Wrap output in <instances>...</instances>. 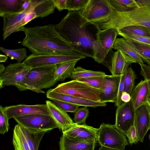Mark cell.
<instances>
[{
    "label": "cell",
    "mask_w": 150,
    "mask_h": 150,
    "mask_svg": "<svg viewBox=\"0 0 150 150\" xmlns=\"http://www.w3.org/2000/svg\"><path fill=\"white\" fill-rule=\"evenodd\" d=\"M59 35L76 52L93 58L98 25L88 21L79 11H69L59 23L54 25Z\"/></svg>",
    "instance_id": "obj_1"
},
{
    "label": "cell",
    "mask_w": 150,
    "mask_h": 150,
    "mask_svg": "<svg viewBox=\"0 0 150 150\" xmlns=\"http://www.w3.org/2000/svg\"><path fill=\"white\" fill-rule=\"evenodd\" d=\"M21 31L25 34L21 45L33 54L63 55L77 53L58 33L54 25L24 27Z\"/></svg>",
    "instance_id": "obj_2"
},
{
    "label": "cell",
    "mask_w": 150,
    "mask_h": 150,
    "mask_svg": "<svg viewBox=\"0 0 150 150\" xmlns=\"http://www.w3.org/2000/svg\"><path fill=\"white\" fill-rule=\"evenodd\" d=\"M97 25L101 30L115 28L117 30L126 26L134 25L143 26L150 28V6L136 8L124 12L113 11L107 21Z\"/></svg>",
    "instance_id": "obj_3"
},
{
    "label": "cell",
    "mask_w": 150,
    "mask_h": 150,
    "mask_svg": "<svg viewBox=\"0 0 150 150\" xmlns=\"http://www.w3.org/2000/svg\"><path fill=\"white\" fill-rule=\"evenodd\" d=\"M55 71V65L32 68L16 87L20 91L29 90L44 93L42 89L50 88L57 82L54 79Z\"/></svg>",
    "instance_id": "obj_4"
},
{
    "label": "cell",
    "mask_w": 150,
    "mask_h": 150,
    "mask_svg": "<svg viewBox=\"0 0 150 150\" xmlns=\"http://www.w3.org/2000/svg\"><path fill=\"white\" fill-rule=\"evenodd\" d=\"M51 90L57 93L101 101L100 96L102 92L101 90L76 80L62 83Z\"/></svg>",
    "instance_id": "obj_5"
},
{
    "label": "cell",
    "mask_w": 150,
    "mask_h": 150,
    "mask_svg": "<svg viewBox=\"0 0 150 150\" xmlns=\"http://www.w3.org/2000/svg\"><path fill=\"white\" fill-rule=\"evenodd\" d=\"M113 11L108 0H89L79 11L88 21L96 24L107 21Z\"/></svg>",
    "instance_id": "obj_6"
},
{
    "label": "cell",
    "mask_w": 150,
    "mask_h": 150,
    "mask_svg": "<svg viewBox=\"0 0 150 150\" xmlns=\"http://www.w3.org/2000/svg\"><path fill=\"white\" fill-rule=\"evenodd\" d=\"M118 35V31L115 28L99 30L96 35L93 48V59L95 62L99 63H104L108 55L112 51Z\"/></svg>",
    "instance_id": "obj_7"
},
{
    "label": "cell",
    "mask_w": 150,
    "mask_h": 150,
    "mask_svg": "<svg viewBox=\"0 0 150 150\" xmlns=\"http://www.w3.org/2000/svg\"><path fill=\"white\" fill-rule=\"evenodd\" d=\"M97 141L101 146L117 150H124L125 146L129 145L125 135L114 125L104 123L98 128Z\"/></svg>",
    "instance_id": "obj_8"
},
{
    "label": "cell",
    "mask_w": 150,
    "mask_h": 150,
    "mask_svg": "<svg viewBox=\"0 0 150 150\" xmlns=\"http://www.w3.org/2000/svg\"><path fill=\"white\" fill-rule=\"evenodd\" d=\"M23 128L32 132H47L58 126L51 115L35 114L13 118Z\"/></svg>",
    "instance_id": "obj_9"
},
{
    "label": "cell",
    "mask_w": 150,
    "mask_h": 150,
    "mask_svg": "<svg viewBox=\"0 0 150 150\" xmlns=\"http://www.w3.org/2000/svg\"><path fill=\"white\" fill-rule=\"evenodd\" d=\"M78 53L63 55H40L32 53L23 62L32 68L48 67L86 58Z\"/></svg>",
    "instance_id": "obj_10"
},
{
    "label": "cell",
    "mask_w": 150,
    "mask_h": 150,
    "mask_svg": "<svg viewBox=\"0 0 150 150\" xmlns=\"http://www.w3.org/2000/svg\"><path fill=\"white\" fill-rule=\"evenodd\" d=\"M32 68L23 62L9 64L0 75V88L5 86L17 87Z\"/></svg>",
    "instance_id": "obj_11"
},
{
    "label": "cell",
    "mask_w": 150,
    "mask_h": 150,
    "mask_svg": "<svg viewBox=\"0 0 150 150\" xmlns=\"http://www.w3.org/2000/svg\"><path fill=\"white\" fill-rule=\"evenodd\" d=\"M135 112L131 100L117 107L114 125L125 135L130 127L134 125Z\"/></svg>",
    "instance_id": "obj_12"
},
{
    "label": "cell",
    "mask_w": 150,
    "mask_h": 150,
    "mask_svg": "<svg viewBox=\"0 0 150 150\" xmlns=\"http://www.w3.org/2000/svg\"><path fill=\"white\" fill-rule=\"evenodd\" d=\"M4 109L9 120L18 116L35 114L50 115L46 104H18L6 106L4 107Z\"/></svg>",
    "instance_id": "obj_13"
},
{
    "label": "cell",
    "mask_w": 150,
    "mask_h": 150,
    "mask_svg": "<svg viewBox=\"0 0 150 150\" xmlns=\"http://www.w3.org/2000/svg\"><path fill=\"white\" fill-rule=\"evenodd\" d=\"M110 58L109 61L105 65L112 75L123 74L129 65L136 62L130 57L120 50L113 52Z\"/></svg>",
    "instance_id": "obj_14"
},
{
    "label": "cell",
    "mask_w": 150,
    "mask_h": 150,
    "mask_svg": "<svg viewBox=\"0 0 150 150\" xmlns=\"http://www.w3.org/2000/svg\"><path fill=\"white\" fill-rule=\"evenodd\" d=\"M121 75H106L104 78L100 89V101L115 103L120 81Z\"/></svg>",
    "instance_id": "obj_15"
},
{
    "label": "cell",
    "mask_w": 150,
    "mask_h": 150,
    "mask_svg": "<svg viewBox=\"0 0 150 150\" xmlns=\"http://www.w3.org/2000/svg\"><path fill=\"white\" fill-rule=\"evenodd\" d=\"M98 129L86 124L75 123L71 128L62 132L63 134L75 139L84 142L97 140Z\"/></svg>",
    "instance_id": "obj_16"
},
{
    "label": "cell",
    "mask_w": 150,
    "mask_h": 150,
    "mask_svg": "<svg viewBox=\"0 0 150 150\" xmlns=\"http://www.w3.org/2000/svg\"><path fill=\"white\" fill-rule=\"evenodd\" d=\"M47 98L52 100L65 102L73 104L83 107L96 108L105 107L107 103L101 101H96L88 99L81 98L74 96L57 93L52 91L51 89L46 93Z\"/></svg>",
    "instance_id": "obj_17"
},
{
    "label": "cell",
    "mask_w": 150,
    "mask_h": 150,
    "mask_svg": "<svg viewBox=\"0 0 150 150\" xmlns=\"http://www.w3.org/2000/svg\"><path fill=\"white\" fill-rule=\"evenodd\" d=\"M134 126L138 141L143 142L145 136L150 129V116L146 104L136 110Z\"/></svg>",
    "instance_id": "obj_18"
},
{
    "label": "cell",
    "mask_w": 150,
    "mask_h": 150,
    "mask_svg": "<svg viewBox=\"0 0 150 150\" xmlns=\"http://www.w3.org/2000/svg\"><path fill=\"white\" fill-rule=\"evenodd\" d=\"M50 115L57 124L58 128L62 132L71 128L75 123L67 112L56 105L53 102L46 101Z\"/></svg>",
    "instance_id": "obj_19"
},
{
    "label": "cell",
    "mask_w": 150,
    "mask_h": 150,
    "mask_svg": "<svg viewBox=\"0 0 150 150\" xmlns=\"http://www.w3.org/2000/svg\"><path fill=\"white\" fill-rule=\"evenodd\" d=\"M150 94V79L142 80L135 86L131 94V101L136 110L145 104Z\"/></svg>",
    "instance_id": "obj_20"
},
{
    "label": "cell",
    "mask_w": 150,
    "mask_h": 150,
    "mask_svg": "<svg viewBox=\"0 0 150 150\" xmlns=\"http://www.w3.org/2000/svg\"><path fill=\"white\" fill-rule=\"evenodd\" d=\"M96 141L77 140L62 134L59 142L60 150H94Z\"/></svg>",
    "instance_id": "obj_21"
},
{
    "label": "cell",
    "mask_w": 150,
    "mask_h": 150,
    "mask_svg": "<svg viewBox=\"0 0 150 150\" xmlns=\"http://www.w3.org/2000/svg\"><path fill=\"white\" fill-rule=\"evenodd\" d=\"M113 49L122 51L138 63L144 64L140 55L129 41L123 38H116Z\"/></svg>",
    "instance_id": "obj_22"
},
{
    "label": "cell",
    "mask_w": 150,
    "mask_h": 150,
    "mask_svg": "<svg viewBox=\"0 0 150 150\" xmlns=\"http://www.w3.org/2000/svg\"><path fill=\"white\" fill-rule=\"evenodd\" d=\"M25 0H0V16L18 13L23 11V5Z\"/></svg>",
    "instance_id": "obj_23"
},
{
    "label": "cell",
    "mask_w": 150,
    "mask_h": 150,
    "mask_svg": "<svg viewBox=\"0 0 150 150\" xmlns=\"http://www.w3.org/2000/svg\"><path fill=\"white\" fill-rule=\"evenodd\" d=\"M37 18H43L54 12L55 7L53 0H31Z\"/></svg>",
    "instance_id": "obj_24"
},
{
    "label": "cell",
    "mask_w": 150,
    "mask_h": 150,
    "mask_svg": "<svg viewBox=\"0 0 150 150\" xmlns=\"http://www.w3.org/2000/svg\"><path fill=\"white\" fill-rule=\"evenodd\" d=\"M79 61L76 60L64 62L55 65L54 79L57 82L63 81L70 77Z\"/></svg>",
    "instance_id": "obj_25"
},
{
    "label": "cell",
    "mask_w": 150,
    "mask_h": 150,
    "mask_svg": "<svg viewBox=\"0 0 150 150\" xmlns=\"http://www.w3.org/2000/svg\"><path fill=\"white\" fill-rule=\"evenodd\" d=\"M12 142L15 150H31L23 132L22 127L18 124L14 127Z\"/></svg>",
    "instance_id": "obj_26"
},
{
    "label": "cell",
    "mask_w": 150,
    "mask_h": 150,
    "mask_svg": "<svg viewBox=\"0 0 150 150\" xmlns=\"http://www.w3.org/2000/svg\"><path fill=\"white\" fill-rule=\"evenodd\" d=\"M118 35H132L150 38V28L142 25L127 26L117 30Z\"/></svg>",
    "instance_id": "obj_27"
},
{
    "label": "cell",
    "mask_w": 150,
    "mask_h": 150,
    "mask_svg": "<svg viewBox=\"0 0 150 150\" xmlns=\"http://www.w3.org/2000/svg\"><path fill=\"white\" fill-rule=\"evenodd\" d=\"M33 8V6L31 3L30 0V3L29 7L23 11L18 13L8 15L4 16L3 17V32L20 22Z\"/></svg>",
    "instance_id": "obj_28"
},
{
    "label": "cell",
    "mask_w": 150,
    "mask_h": 150,
    "mask_svg": "<svg viewBox=\"0 0 150 150\" xmlns=\"http://www.w3.org/2000/svg\"><path fill=\"white\" fill-rule=\"evenodd\" d=\"M22 129L30 150H38L40 142L46 132H30L22 127Z\"/></svg>",
    "instance_id": "obj_29"
},
{
    "label": "cell",
    "mask_w": 150,
    "mask_h": 150,
    "mask_svg": "<svg viewBox=\"0 0 150 150\" xmlns=\"http://www.w3.org/2000/svg\"><path fill=\"white\" fill-rule=\"evenodd\" d=\"M113 11L124 12L138 7L134 0H108Z\"/></svg>",
    "instance_id": "obj_30"
},
{
    "label": "cell",
    "mask_w": 150,
    "mask_h": 150,
    "mask_svg": "<svg viewBox=\"0 0 150 150\" xmlns=\"http://www.w3.org/2000/svg\"><path fill=\"white\" fill-rule=\"evenodd\" d=\"M107 75L103 72L87 70L78 67L74 70L70 78L72 80L93 77L105 76Z\"/></svg>",
    "instance_id": "obj_31"
},
{
    "label": "cell",
    "mask_w": 150,
    "mask_h": 150,
    "mask_svg": "<svg viewBox=\"0 0 150 150\" xmlns=\"http://www.w3.org/2000/svg\"><path fill=\"white\" fill-rule=\"evenodd\" d=\"M0 50L11 59H15L18 63H22L27 57L26 48H20L15 50H10L0 47Z\"/></svg>",
    "instance_id": "obj_32"
},
{
    "label": "cell",
    "mask_w": 150,
    "mask_h": 150,
    "mask_svg": "<svg viewBox=\"0 0 150 150\" xmlns=\"http://www.w3.org/2000/svg\"><path fill=\"white\" fill-rule=\"evenodd\" d=\"M136 78V74L131 67L127 70L124 81V92L131 95L135 87V81Z\"/></svg>",
    "instance_id": "obj_33"
},
{
    "label": "cell",
    "mask_w": 150,
    "mask_h": 150,
    "mask_svg": "<svg viewBox=\"0 0 150 150\" xmlns=\"http://www.w3.org/2000/svg\"><path fill=\"white\" fill-rule=\"evenodd\" d=\"M140 55L143 60L150 59V45L131 39L126 40Z\"/></svg>",
    "instance_id": "obj_34"
},
{
    "label": "cell",
    "mask_w": 150,
    "mask_h": 150,
    "mask_svg": "<svg viewBox=\"0 0 150 150\" xmlns=\"http://www.w3.org/2000/svg\"><path fill=\"white\" fill-rule=\"evenodd\" d=\"M89 114V110L87 107L79 108L74 113L73 119L74 122L78 125L86 124V120Z\"/></svg>",
    "instance_id": "obj_35"
},
{
    "label": "cell",
    "mask_w": 150,
    "mask_h": 150,
    "mask_svg": "<svg viewBox=\"0 0 150 150\" xmlns=\"http://www.w3.org/2000/svg\"><path fill=\"white\" fill-rule=\"evenodd\" d=\"M105 76L81 78L76 80L85 83L93 88L100 89Z\"/></svg>",
    "instance_id": "obj_36"
},
{
    "label": "cell",
    "mask_w": 150,
    "mask_h": 150,
    "mask_svg": "<svg viewBox=\"0 0 150 150\" xmlns=\"http://www.w3.org/2000/svg\"><path fill=\"white\" fill-rule=\"evenodd\" d=\"M8 119L4 107L0 106V133L4 134L8 132L9 125Z\"/></svg>",
    "instance_id": "obj_37"
},
{
    "label": "cell",
    "mask_w": 150,
    "mask_h": 150,
    "mask_svg": "<svg viewBox=\"0 0 150 150\" xmlns=\"http://www.w3.org/2000/svg\"><path fill=\"white\" fill-rule=\"evenodd\" d=\"M89 0H67V10L79 11L82 8Z\"/></svg>",
    "instance_id": "obj_38"
},
{
    "label": "cell",
    "mask_w": 150,
    "mask_h": 150,
    "mask_svg": "<svg viewBox=\"0 0 150 150\" xmlns=\"http://www.w3.org/2000/svg\"><path fill=\"white\" fill-rule=\"evenodd\" d=\"M53 101L56 105L66 112L74 113L79 107L78 105L65 102L57 100Z\"/></svg>",
    "instance_id": "obj_39"
},
{
    "label": "cell",
    "mask_w": 150,
    "mask_h": 150,
    "mask_svg": "<svg viewBox=\"0 0 150 150\" xmlns=\"http://www.w3.org/2000/svg\"><path fill=\"white\" fill-rule=\"evenodd\" d=\"M126 72L122 74L121 76L117 96L115 102V105L117 107L123 103L121 100V97L124 91V81Z\"/></svg>",
    "instance_id": "obj_40"
},
{
    "label": "cell",
    "mask_w": 150,
    "mask_h": 150,
    "mask_svg": "<svg viewBox=\"0 0 150 150\" xmlns=\"http://www.w3.org/2000/svg\"><path fill=\"white\" fill-rule=\"evenodd\" d=\"M125 135L128 139L129 143L131 145L137 144L139 141L134 125L130 127Z\"/></svg>",
    "instance_id": "obj_41"
},
{
    "label": "cell",
    "mask_w": 150,
    "mask_h": 150,
    "mask_svg": "<svg viewBox=\"0 0 150 150\" xmlns=\"http://www.w3.org/2000/svg\"><path fill=\"white\" fill-rule=\"evenodd\" d=\"M140 66V74L144 79H150V66L146 64L139 63ZM147 101L150 104V94L148 98Z\"/></svg>",
    "instance_id": "obj_42"
},
{
    "label": "cell",
    "mask_w": 150,
    "mask_h": 150,
    "mask_svg": "<svg viewBox=\"0 0 150 150\" xmlns=\"http://www.w3.org/2000/svg\"><path fill=\"white\" fill-rule=\"evenodd\" d=\"M122 36L126 40H132L150 45V38L149 37L132 35H123Z\"/></svg>",
    "instance_id": "obj_43"
},
{
    "label": "cell",
    "mask_w": 150,
    "mask_h": 150,
    "mask_svg": "<svg viewBox=\"0 0 150 150\" xmlns=\"http://www.w3.org/2000/svg\"><path fill=\"white\" fill-rule=\"evenodd\" d=\"M55 8L59 11L67 9V0H53Z\"/></svg>",
    "instance_id": "obj_44"
},
{
    "label": "cell",
    "mask_w": 150,
    "mask_h": 150,
    "mask_svg": "<svg viewBox=\"0 0 150 150\" xmlns=\"http://www.w3.org/2000/svg\"><path fill=\"white\" fill-rule=\"evenodd\" d=\"M138 8L150 6V0H134Z\"/></svg>",
    "instance_id": "obj_45"
},
{
    "label": "cell",
    "mask_w": 150,
    "mask_h": 150,
    "mask_svg": "<svg viewBox=\"0 0 150 150\" xmlns=\"http://www.w3.org/2000/svg\"><path fill=\"white\" fill-rule=\"evenodd\" d=\"M121 99L123 102H128L131 100V95L128 93L124 92L122 94Z\"/></svg>",
    "instance_id": "obj_46"
},
{
    "label": "cell",
    "mask_w": 150,
    "mask_h": 150,
    "mask_svg": "<svg viewBox=\"0 0 150 150\" xmlns=\"http://www.w3.org/2000/svg\"><path fill=\"white\" fill-rule=\"evenodd\" d=\"M8 59V57L7 56L0 54V62H5Z\"/></svg>",
    "instance_id": "obj_47"
},
{
    "label": "cell",
    "mask_w": 150,
    "mask_h": 150,
    "mask_svg": "<svg viewBox=\"0 0 150 150\" xmlns=\"http://www.w3.org/2000/svg\"><path fill=\"white\" fill-rule=\"evenodd\" d=\"M6 68L3 64H0V75L4 71Z\"/></svg>",
    "instance_id": "obj_48"
},
{
    "label": "cell",
    "mask_w": 150,
    "mask_h": 150,
    "mask_svg": "<svg viewBox=\"0 0 150 150\" xmlns=\"http://www.w3.org/2000/svg\"><path fill=\"white\" fill-rule=\"evenodd\" d=\"M98 150H117V149H111L105 147L103 146H101Z\"/></svg>",
    "instance_id": "obj_49"
},
{
    "label": "cell",
    "mask_w": 150,
    "mask_h": 150,
    "mask_svg": "<svg viewBox=\"0 0 150 150\" xmlns=\"http://www.w3.org/2000/svg\"><path fill=\"white\" fill-rule=\"evenodd\" d=\"M145 104L147 106L150 116V104L147 101Z\"/></svg>",
    "instance_id": "obj_50"
},
{
    "label": "cell",
    "mask_w": 150,
    "mask_h": 150,
    "mask_svg": "<svg viewBox=\"0 0 150 150\" xmlns=\"http://www.w3.org/2000/svg\"><path fill=\"white\" fill-rule=\"evenodd\" d=\"M143 61L145 62L149 66H150V59H144L143 60Z\"/></svg>",
    "instance_id": "obj_51"
},
{
    "label": "cell",
    "mask_w": 150,
    "mask_h": 150,
    "mask_svg": "<svg viewBox=\"0 0 150 150\" xmlns=\"http://www.w3.org/2000/svg\"><path fill=\"white\" fill-rule=\"evenodd\" d=\"M149 138H150V136H149Z\"/></svg>",
    "instance_id": "obj_52"
}]
</instances>
